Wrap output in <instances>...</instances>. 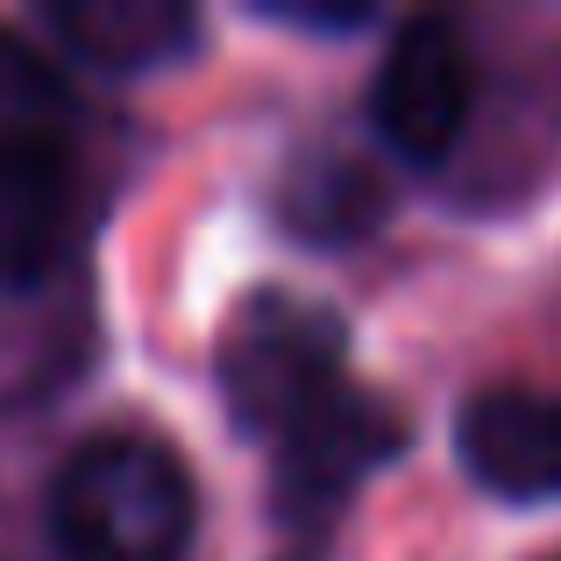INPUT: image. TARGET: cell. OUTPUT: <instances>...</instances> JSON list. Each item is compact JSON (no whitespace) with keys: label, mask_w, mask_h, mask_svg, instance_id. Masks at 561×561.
Segmentation results:
<instances>
[{"label":"cell","mask_w":561,"mask_h":561,"mask_svg":"<svg viewBox=\"0 0 561 561\" xmlns=\"http://www.w3.org/2000/svg\"><path fill=\"white\" fill-rule=\"evenodd\" d=\"M43 512L71 561H179L199 526V491L171 440L142 426H100L71 440Z\"/></svg>","instance_id":"1"},{"label":"cell","mask_w":561,"mask_h":561,"mask_svg":"<svg viewBox=\"0 0 561 561\" xmlns=\"http://www.w3.org/2000/svg\"><path fill=\"white\" fill-rule=\"evenodd\" d=\"M398 448H405V420H398L363 377L320 391L313 405H299L263 440L277 526H291V540H306V554H320V534L342 519L348 497H356Z\"/></svg>","instance_id":"2"},{"label":"cell","mask_w":561,"mask_h":561,"mask_svg":"<svg viewBox=\"0 0 561 561\" xmlns=\"http://www.w3.org/2000/svg\"><path fill=\"white\" fill-rule=\"evenodd\" d=\"M214 377H220V398H228V420L263 448L299 405H313L320 391L356 377L348 328L328 306L299 299V291H256V299L234 306Z\"/></svg>","instance_id":"3"},{"label":"cell","mask_w":561,"mask_h":561,"mask_svg":"<svg viewBox=\"0 0 561 561\" xmlns=\"http://www.w3.org/2000/svg\"><path fill=\"white\" fill-rule=\"evenodd\" d=\"M469 107H477V57L448 14H412L391 36L377 79H370V122L383 150L405 164H440L462 142Z\"/></svg>","instance_id":"4"},{"label":"cell","mask_w":561,"mask_h":561,"mask_svg":"<svg viewBox=\"0 0 561 561\" xmlns=\"http://www.w3.org/2000/svg\"><path fill=\"white\" fill-rule=\"evenodd\" d=\"M455 455L505 505H561V391L483 383L455 420Z\"/></svg>","instance_id":"5"},{"label":"cell","mask_w":561,"mask_h":561,"mask_svg":"<svg viewBox=\"0 0 561 561\" xmlns=\"http://www.w3.org/2000/svg\"><path fill=\"white\" fill-rule=\"evenodd\" d=\"M71 150L57 128L0 136V285H36L71 242Z\"/></svg>","instance_id":"6"},{"label":"cell","mask_w":561,"mask_h":561,"mask_svg":"<svg viewBox=\"0 0 561 561\" xmlns=\"http://www.w3.org/2000/svg\"><path fill=\"white\" fill-rule=\"evenodd\" d=\"M71 57L100 71H157L199 50V8L192 0H57L36 14Z\"/></svg>","instance_id":"7"},{"label":"cell","mask_w":561,"mask_h":561,"mask_svg":"<svg viewBox=\"0 0 561 561\" xmlns=\"http://www.w3.org/2000/svg\"><path fill=\"white\" fill-rule=\"evenodd\" d=\"M377 214H383V192L356 157H313L285 185V220L306 242H356V234H370Z\"/></svg>","instance_id":"8"},{"label":"cell","mask_w":561,"mask_h":561,"mask_svg":"<svg viewBox=\"0 0 561 561\" xmlns=\"http://www.w3.org/2000/svg\"><path fill=\"white\" fill-rule=\"evenodd\" d=\"M65 114H71V100L57 85V71L36 50L0 36V136H36V128L65 136Z\"/></svg>","instance_id":"9"},{"label":"cell","mask_w":561,"mask_h":561,"mask_svg":"<svg viewBox=\"0 0 561 561\" xmlns=\"http://www.w3.org/2000/svg\"><path fill=\"white\" fill-rule=\"evenodd\" d=\"M271 22L285 28H328V36H348V28H370V8H306V0H291V8H263Z\"/></svg>","instance_id":"10"}]
</instances>
